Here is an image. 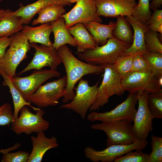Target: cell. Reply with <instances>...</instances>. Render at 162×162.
Returning a JSON list of instances; mask_svg holds the SVG:
<instances>
[{"label": "cell", "mask_w": 162, "mask_h": 162, "mask_svg": "<svg viewBox=\"0 0 162 162\" xmlns=\"http://www.w3.org/2000/svg\"><path fill=\"white\" fill-rule=\"evenodd\" d=\"M145 25L149 30L162 34V10H154L150 17L146 21Z\"/></svg>", "instance_id": "cell-35"}, {"label": "cell", "mask_w": 162, "mask_h": 162, "mask_svg": "<svg viewBox=\"0 0 162 162\" xmlns=\"http://www.w3.org/2000/svg\"><path fill=\"white\" fill-rule=\"evenodd\" d=\"M138 107L133 121L132 129L137 140L147 139L153 130V119L151 112L147 104V98L149 94L146 91L137 93Z\"/></svg>", "instance_id": "cell-13"}, {"label": "cell", "mask_w": 162, "mask_h": 162, "mask_svg": "<svg viewBox=\"0 0 162 162\" xmlns=\"http://www.w3.org/2000/svg\"><path fill=\"white\" fill-rule=\"evenodd\" d=\"M68 2L72 4L73 3L76 2L78 0H66Z\"/></svg>", "instance_id": "cell-43"}, {"label": "cell", "mask_w": 162, "mask_h": 162, "mask_svg": "<svg viewBox=\"0 0 162 162\" xmlns=\"http://www.w3.org/2000/svg\"><path fill=\"white\" fill-rule=\"evenodd\" d=\"M138 94L130 93L126 99L113 110L108 112H98L91 111L87 116V119L91 122L128 121L132 123L136 113Z\"/></svg>", "instance_id": "cell-9"}, {"label": "cell", "mask_w": 162, "mask_h": 162, "mask_svg": "<svg viewBox=\"0 0 162 162\" xmlns=\"http://www.w3.org/2000/svg\"><path fill=\"white\" fill-rule=\"evenodd\" d=\"M35 52L32 60L28 65L18 75H20L29 70H39L45 67H49L52 70H57L58 66L62 63L56 50L51 47L42 45L38 46L35 43L30 44Z\"/></svg>", "instance_id": "cell-15"}, {"label": "cell", "mask_w": 162, "mask_h": 162, "mask_svg": "<svg viewBox=\"0 0 162 162\" xmlns=\"http://www.w3.org/2000/svg\"><path fill=\"white\" fill-rule=\"evenodd\" d=\"M135 54L121 56L112 64L115 69L121 78L130 71Z\"/></svg>", "instance_id": "cell-31"}, {"label": "cell", "mask_w": 162, "mask_h": 162, "mask_svg": "<svg viewBox=\"0 0 162 162\" xmlns=\"http://www.w3.org/2000/svg\"><path fill=\"white\" fill-rule=\"evenodd\" d=\"M124 16L117 17L116 25L112 32V35L117 40L131 45L133 41L134 33L130 25Z\"/></svg>", "instance_id": "cell-26"}, {"label": "cell", "mask_w": 162, "mask_h": 162, "mask_svg": "<svg viewBox=\"0 0 162 162\" xmlns=\"http://www.w3.org/2000/svg\"><path fill=\"white\" fill-rule=\"evenodd\" d=\"M131 123L127 120L102 122L92 124L90 128L106 133L107 147L113 145H127L132 143L137 140L132 130Z\"/></svg>", "instance_id": "cell-5"}, {"label": "cell", "mask_w": 162, "mask_h": 162, "mask_svg": "<svg viewBox=\"0 0 162 162\" xmlns=\"http://www.w3.org/2000/svg\"><path fill=\"white\" fill-rule=\"evenodd\" d=\"M100 65L104 69L103 78L98 87L96 99L89 109L90 112L99 110L108 102L110 97L114 95L120 96L125 91L122 85V78L112 64Z\"/></svg>", "instance_id": "cell-3"}, {"label": "cell", "mask_w": 162, "mask_h": 162, "mask_svg": "<svg viewBox=\"0 0 162 162\" xmlns=\"http://www.w3.org/2000/svg\"><path fill=\"white\" fill-rule=\"evenodd\" d=\"M60 73L52 70H35L30 75L24 77L15 76L10 79L13 84L25 99L33 94L41 85L50 78L59 77Z\"/></svg>", "instance_id": "cell-12"}, {"label": "cell", "mask_w": 162, "mask_h": 162, "mask_svg": "<svg viewBox=\"0 0 162 162\" xmlns=\"http://www.w3.org/2000/svg\"><path fill=\"white\" fill-rule=\"evenodd\" d=\"M20 111L19 116L11 123V130L16 134L24 133L29 135L33 132L46 131L49 128L50 122L43 118L44 112L40 108L34 114L26 105Z\"/></svg>", "instance_id": "cell-11"}, {"label": "cell", "mask_w": 162, "mask_h": 162, "mask_svg": "<svg viewBox=\"0 0 162 162\" xmlns=\"http://www.w3.org/2000/svg\"><path fill=\"white\" fill-rule=\"evenodd\" d=\"M71 4L66 0H38L32 4L21 6L18 10L12 11L11 14L18 17L23 24H29L34 16L41 9L48 5L59 4L70 6Z\"/></svg>", "instance_id": "cell-18"}, {"label": "cell", "mask_w": 162, "mask_h": 162, "mask_svg": "<svg viewBox=\"0 0 162 162\" xmlns=\"http://www.w3.org/2000/svg\"><path fill=\"white\" fill-rule=\"evenodd\" d=\"M121 83L125 90L129 93L146 91L152 94L162 89V76H159L151 71H130L122 78Z\"/></svg>", "instance_id": "cell-6"}, {"label": "cell", "mask_w": 162, "mask_h": 162, "mask_svg": "<svg viewBox=\"0 0 162 162\" xmlns=\"http://www.w3.org/2000/svg\"><path fill=\"white\" fill-rule=\"evenodd\" d=\"M66 76L64 75L57 80L41 85L25 100L39 107L55 106L66 94Z\"/></svg>", "instance_id": "cell-7"}, {"label": "cell", "mask_w": 162, "mask_h": 162, "mask_svg": "<svg viewBox=\"0 0 162 162\" xmlns=\"http://www.w3.org/2000/svg\"><path fill=\"white\" fill-rule=\"evenodd\" d=\"M148 71H151L150 67L141 52L135 53L130 71L143 72Z\"/></svg>", "instance_id": "cell-36"}, {"label": "cell", "mask_w": 162, "mask_h": 162, "mask_svg": "<svg viewBox=\"0 0 162 162\" xmlns=\"http://www.w3.org/2000/svg\"><path fill=\"white\" fill-rule=\"evenodd\" d=\"M150 144L152 152L148 154V162H162V137L152 135Z\"/></svg>", "instance_id": "cell-33"}, {"label": "cell", "mask_w": 162, "mask_h": 162, "mask_svg": "<svg viewBox=\"0 0 162 162\" xmlns=\"http://www.w3.org/2000/svg\"><path fill=\"white\" fill-rule=\"evenodd\" d=\"M9 46L0 61V69L11 79L16 76L17 67L27 58L31 47L27 38L21 32L12 36Z\"/></svg>", "instance_id": "cell-4"}, {"label": "cell", "mask_w": 162, "mask_h": 162, "mask_svg": "<svg viewBox=\"0 0 162 162\" xmlns=\"http://www.w3.org/2000/svg\"><path fill=\"white\" fill-rule=\"evenodd\" d=\"M162 4V0H153L150 4L149 8L154 10L158 9Z\"/></svg>", "instance_id": "cell-40"}, {"label": "cell", "mask_w": 162, "mask_h": 162, "mask_svg": "<svg viewBox=\"0 0 162 162\" xmlns=\"http://www.w3.org/2000/svg\"><path fill=\"white\" fill-rule=\"evenodd\" d=\"M21 32L31 43H39L52 47L53 43L50 39V35L52 32L49 23L41 24L37 27H32L27 25L24 26Z\"/></svg>", "instance_id": "cell-20"}, {"label": "cell", "mask_w": 162, "mask_h": 162, "mask_svg": "<svg viewBox=\"0 0 162 162\" xmlns=\"http://www.w3.org/2000/svg\"><path fill=\"white\" fill-rule=\"evenodd\" d=\"M130 151L116 158L114 162H148V154L142 150Z\"/></svg>", "instance_id": "cell-34"}, {"label": "cell", "mask_w": 162, "mask_h": 162, "mask_svg": "<svg viewBox=\"0 0 162 162\" xmlns=\"http://www.w3.org/2000/svg\"><path fill=\"white\" fill-rule=\"evenodd\" d=\"M64 7L59 4L51 5L45 7L37 13L38 16L32 22V25L34 26L56 21L65 14L66 10Z\"/></svg>", "instance_id": "cell-25"}, {"label": "cell", "mask_w": 162, "mask_h": 162, "mask_svg": "<svg viewBox=\"0 0 162 162\" xmlns=\"http://www.w3.org/2000/svg\"><path fill=\"white\" fill-rule=\"evenodd\" d=\"M116 22L110 21L108 24L104 25L95 21L83 23V25L92 37L97 46L106 44L108 39L113 38L112 32Z\"/></svg>", "instance_id": "cell-21"}, {"label": "cell", "mask_w": 162, "mask_h": 162, "mask_svg": "<svg viewBox=\"0 0 162 162\" xmlns=\"http://www.w3.org/2000/svg\"><path fill=\"white\" fill-rule=\"evenodd\" d=\"M20 144L17 143L14 146L11 147L6 149L0 150V153L3 154L6 153L11 151L17 149L20 147Z\"/></svg>", "instance_id": "cell-41"}, {"label": "cell", "mask_w": 162, "mask_h": 162, "mask_svg": "<svg viewBox=\"0 0 162 162\" xmlns=\"http://www.w3.org/2000/svg\"><path fill=\"white\" fill-rule=\"evenodd\" d=\"M126 19L133 29L134 39L132 44L121 56H128L140 52L142 54L146 52L144 42L145 34L148 29L132 15L126 16Z\"/></svg>", "instance_id": "cell-19"}, {"label": "cell", "mask_w": 162, "mask_h": 162, "mask_svg": "<svg viewBox=\"0 0 162 162\" xmlns=\"http://www.w3.org/2000/svg\"><path fill=\"white\" fill-rule=\"evenodd\" d=\"M10 10V9H0V21L5 17L7 13Z\"/></svg>", "instance_id": "cell-42"}, {"label": "cell", "mask_w": 162, "mask_h": 162, "mask_svg": "<svg viewBox=\"0 0 162 162\" xmlns=\"http://www.w3.org/2000/svg\"><path fill=\"white\" fill-rule=\"evenodd\" d=\"M56 51L66 73V93L62 101L65 104L73 100L75 95L74 91L75 86L83 76L89 74L99 75L104 72V69L101 65L88 63L79 59L66 45L61 46Z\"/></svg>", "instance_id": "cell-1"}, {"label": "cell", "mask_w": 162, "mask_h": 162, "mask_svg": "<svg viewBox=\"0 0 162 162\" xmlns=\"http://www.w3.org/2000/svg\"><path fill=\"white\" fill-rule=\"evenodd\" d=\"M30 154L26 151H19L3 154L2 162H27Z\"/></svg>", "instance_id": "cell-37"}, {"label": "cell", "mask_w": 162, "mask_h": 162, "mask_svg": "<svg viewBox=\"0 0 162 162\" xmlns=\"http://www.w3.org/2000/svg\"><path fill=\"white\" fill-rule=\"evenodd\" d=\"M68 28L70 33L76 41L77 52H83L98 46L83 23H77Z\"/></svg>", "instance_id": "cell-23"}, {"label": "cell", "mask_w": 162, "mask_h": 162, "mask_svg": "<svg viewBox=\"0 0 162 162\" xmlns=\"http://www.w3.org/2000/svg\"><path fill=\"white\" fill-rule=\"evenodd\" d=\"M99 16L116 17L132 15L136 0H94Z\"/></svg>", "instance_id": "cell-16"}, {"label": "cell", "mask_w": 162, "mask_h": 162, "mask_svg": "<svg viewBox=\"0 0 162 162\" xmlns=\"http://www.w3.org/2000/svg\"><path fill=\"white\" fill-rule=\"evenodd\" d=\"M148 142L146 139L136 140L132 144L127 145H113L104 150L98 151L90 146L85 148V156L93 162H114L117 158L134 150H142L147 146Z\"/></svg>", "instance_id": "cell-10"}, {"label": "cell", "mask_w": 162, "mask_h": 162, "mask_svg": "<svg viewBox=\"0 0 162 162\" xmlns=\"http://www.w3.org/2000/svg\"><path fill=\"white\" fill-rule=\"evenodd\" d=\"M10 10L0 21V37H9L20 32L24 25L19 18L11 14Z\"/></svg>", "instance_id": "cell-27"}, {"label": "cell", "mask_w": 162, "mask_h": 162, "mask_svg": "<svg viewBox=\"0 0 162 162\" xmlns=\"http://www.w3.org/2000/svg\"><path fill=\"white\" fill-rule=\"evenodd\" d=\"M13 121V113L10 104H4L0 107V125H8Z\"/></svg>", "instance_id": "cell-38"}, {"label": "cell", "mask_w": 162, "mask_h": 162, "mask_svg": "<svg viewBox=\"0 0 162 162\" xmlns=\"http://www.w3.org/2000/svg\"><path fill=\"white\" fill-rule=\"evenodd\" d=\"M144 42L147 51L162 53V45L157 32L148 29L145 34Z\"/></svg>", "instance_id": "cell-32"}, {"label": "cell", "mask_w": 162, "mask_h": 162, "mask_svg": "<svg viewBox=\"0 0 162 162\" xmlns=\"http://www.w3.org/2000/svg\"><path fill=\"white\" fill-rule=\"evenodd\" d=\"M12 38V36L0 37V61L3 58L6 49L9 46Z\"/></svg>", "instance_id": "cell-39"}, {"label": "cell", "mask_w": 162, "mask_h": 162, "mask_svg": "<svg viewBox=\"0 0 162 162\" xmlns=\"http://www.w3.org/2000/svg\"><path fill=\"white\" fill-rule=\"evenodd\" d=\"M0 74L4 80L3 81V85L8 87L12 95L14 106V121L18 118V114L20 110L24 106H28L36 111L40 109V108L32 106L31 105V103L30 102L25 100L20 92L13 84L10 79L0 69Z\"/></svg>", "instance_id": "cell-24"}, {"label": "cell", "mask_w": 162, "mask_h": 162, "mask_svg": "<svg viewBox=\"0 0 162 162\" xmlns=\"http://www.w3.org/2000/svg\"><path fill=\"white\" fill-rule=\"evenodd\" d=\"M142 55L148 64L151 71L159 76H162V53L147 51Z\"/></svg>", "instance_id": "cell-29"}, {"label": "cell", "mask_w": 162, "mask_h": 162, "mask_svg": "<svg viewBox=\"0 0 162 162\" xmlns=\"http://www.w3.org/2000/svg\"><path fill=\"white\" fill-rule=\"evenodd\" d=\"M130 46L113 38L109 39L104 45L83 52H76V54L80 60L88 63L99 65L113 64Z\"/></svg>", "instance_id": "cell-2"}, {"label": "cell", "mask_w": 162, "mask_h": 162, "mask_svg": "<svg viewBox=\"0 0 162 162\" xmlns=\"http://www.w3.org/2000/svg\"><path fill=\"white\" fill-rule=\"evenodd\" d=\"M76 2L70 11L60 16L64 19L67 28L78 23L102 22V19L97 14L94 0H78Z\"/></svg>", "instance_id": "cell-14"}, {"label": "cell", "mask_w": 162, "mask_h": 162, "mask_svg": "<svg viewBox=\"0 0 162 162\" xmlns=\"http://www.w3.org/2000/svg\"><path fill=\"white\" fill-rule=\"evenodd\" d=\"M149 1L150 0H139L132 11V15L144 25L152 14Z\"/></svg>", "instance_id": "cell-30"}, {"label": "cell", "mask_w": 162, "mask_h": 162, "mask_svg": "<svg viewBox=\"0 0 162 162\" xmlns=\"http://www.w3.org/2000/svg\"><path fill=\"white\" fill-rule=\"evenodd\" d=\"M2 1V0H0V3Z\"/></svg>", "instance_id": "cell-44"}, {"label": "cell", "mask_w": 162, "mask_h": 162, "mask_svg": "<svg viewBox=\"0 0 162 162\" xmlns=\"http://www.w3.org/2000/svg\"><path fill=\"white\" fill-rule=\"evenodd\" d=\"M147 104L153 118H162V89L153 93L149 94Z\"/></svg>", "instance_id": "cell-28"}, {"label": "cell", "mask_w": 162, "mask_h": 162, "mask_svg": "<svg viewBox=\"0 0 162 162\" xmlns=\"http://www.w3.org/2000/svg\"><path fill=\"white\" fill-rule=\"evenodd\" d=\"M32 149L27 162H40L45 153L49 150L59 146L56 138L54 136L47 138L44 131L37 133L36 136L31 137Z\"/></svg>", "instance_id": "cell-17"}, {"label": "cell", "mask_w": 162, "mask_h": 162, "mask_svg": "<svg viewBox=\"0 0 162 162\" xmlns=\"http://www.w3.org/2000/svg\"><path fill=\"white\" fill-rule=\"evenodd\" d=\"M99 81L90 86L88 82L82 78L79 82L76 90L75 95L69 103L62 104L60 109L72 111L79 114L82 119H85L87 112L95 100L98 93Z\"/></svg>", "instance_id": "cell-8"}, {"label": "cell", "mask_w": 162, "mask_h": 162, "mask_svg": "<svg viewBox=\"0 0 162 162\" xmlns=\"http://www.w3.org/2000/svg\"><path fill=\"white\" fill-rule=\"evenodd\" d=\"M49 23L54 37L53 47L56 50L61 46L67 44L77 46L76 41L69 32L63 17L60 16L56 21Z\"/></svg>", "instance_id": "cell-22"}]
</instances>
